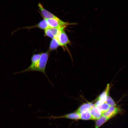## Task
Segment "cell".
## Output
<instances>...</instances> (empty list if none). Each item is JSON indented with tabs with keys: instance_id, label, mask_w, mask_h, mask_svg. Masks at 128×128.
I'll use <instances>...</instances> for the list:
<instances>
[{
	"instance_id": "cell-1",
	"label": "cell",
	"mask_w": 128,
	"mask_h": 128,
	"mask_svg": "<svg viewBox=\"0 0 128 128\" xmlns=\"http://www.w3.org/2000/svg\"><path fill=\"white\" fill-rule=\"evenodd\" d=\"M48 50L47 51L41 54L40 59L35 64L32 66H29L27 68L22 71L16 73H15L29 72L31 71H38L43 73L50 81L45 73V69L50 53Z\"/></svg>"
},
{
	"instance_id": "cell-2",
	"label": "cell",
	"mask_w": 128,
	"mask_h": 128,
	"mask_svg": "<svg viewBox=\"0 0 128 128\" xmlns=\"http://www.w3.org/2000/svg\"><path fill=\"white\" fill-rule=\"evenodd\" d=\"M46 19L50 28L61 27L66 26L67 25L69 24L68 23L62 21L57 17Z\"/></svg>"
},
{
	"instance_id": "cell-3",
	"label": "cell",
	"mask_w": 128,
	"mask_h": 128,
	"mask_svg": "<svg viewBox=\"0 0 128 128\" xmlns=\"http://www.w3.org/2000/svg\"><path fill=\"white\" fill-rule=\"evenodd\" d=\"M50 119H55L59 118H66L71 119L77 120L80 119L79 114L77 112L71 113L65 115L60 116H54L53 115L49 117H43Z\"/></svg>"
},
{
	"instance_id": "cell-4",
	"label": "cell",
	"mask_w": 128,
	"mask_h": 128,
	"mask_svg": "<svg viewBox=\"0 0 128 128\" xmlns=\"http://www.w3.org/2000/svg\"><path fill=\"white\" fill-rule=\"evenodd\" d=\"M110 89V85L108 84L105 90L100 95L98 98L97 101L94 104L95 106L105 103L107 97L108 96Z\"/></svg>"
},
{
	"instance_id": "cell-5",
	"label": "cell",
	"mask_w": 128,
	"mask_h": 128,
	"mask_svg": "<svg viewBox=\"0 0 128 128\" xmlns=\"http://www.w3.org/2000/svg\"><path fill=\"white\" fill-rule=\"evenodd\" d=\"M56 40L59 46L62 47H66L67 44L70 43V41L64 30L62 31L59 37Z\"/></svg>"
},
{
	"instance_id": "cell-6",
	"label": "cell",
	"mask_w": 128,
	"mask_h": 128,
	"mask_svg": "<svg viewBox=\"0 0 128 128\" xmlns=\"http://www.w3.org/2000/svg\"><path fill=\"white\" fill-rule=\"evenodd\" d=\"M120 110L119 108L118 107L110 106L107 110L102 113V115L109 119L118 113Z\"/></svg>"
},
{
	"instance_id": "cell-7",
	"label": "cell",
	"mask_w": 128,
	"mask_h": 128,
	"mask_svg": "<svg viewBox=\"0 0 128 128\" xmlns=\"http://www.w3.org/2000/svg\"><path fill=\"white\" fill-rule=\"evenodd\" d=\"M38 6L44 18L47 19L57 17L44 9L41 3H39Z\"/></svg>"
},
{
	"instance_id": "cell-8",
	"label": "cell",
	"mask_w": 128,
	"mask_h": 128,
	"mask_svg": "<svg viewBox=\"0 0 128 128\" xmlns=\"http://www.w3.org/2000/svg\"><path fill=\"white\" fill-rule=\"evenodd\" d=\"M89 111L92 120H97L102 115V113L95 105L91 108Z\"/></svg>"
},
{
	"instance_id": "cell-9",
	"label": "cell",
	"mask_w": 128,
	"mask_h": 128,
	"mask_svg": "<svg viewBox=\"0 0 128 128\" xmlns=\"http://www.w3.org/2000/svg\"><path fill=\"white\" fill-rule=\"evenodd\" d=\"M49 27L46 21V19L44 18L37 25L32 26L26 27L22 28L30 29L34 28H38L41 29L45 30Z\"/></svg>"
},
{
	"instance_id": "cell-10",
	"label": "cell",
	"mask_w": 128,
	"mask_h": 128,
	"mask_svg": "<svg viewBox=\"0 0 128 128\" xmlns=\"http://www.w3.org/2000/svg\"><path fill=\"white\" fill-rule=\"evenodd\" d=\"M94 106V105L91 103H85L80 106L76 111L79 114L83 112L89 110L91 108Z\"/></svg>"
},
{
	"instance_id": "cell-11",
	"label": "cell",
	"mask_w": 128,
	"mask_h": 128,
	"mask_svg": "<svg viewBox=\"0 0 128 128\" xmlns=\"http://www.w3.org/2000/svg\"><path fill=\"white\" fill-rule=\"evenodd\" d=\"M66 26H65L62 27L58 28H50L54 38L56 40L57 39L62 32L64 30Z\"/></svg>"
},
{
	"instance_id": "cell-12",
	"label": "cell",
	"mask_w": 128,
	"mask_h": 128,
	"mask_svg": "<svg viewBox=\"0 0 128 128\" xmlns=\"http://www.w3.org/2000/svg\"><path fill=\"white\" fill-rule=\"evenodd\" d=\"M109 119L105 117L102 115L96 121L95 128H99Z\"/></svg>"
},
{
	"instance_id": "cell-13",
	"label": "cell",
	"mask_w": 128,
	"mask_h": 128,
	"mask_svg": "<svg viewBox=\"0 0 128 128\" xmlns=\"http://www.w3.org/2000/svg\"><path fill=\"white\" fill-rule=\"evenodd\" d=\"M80 119L87 120L91 119V117L89 110L83 112L80 114Z\"/></svg>"
},
{
	"instance_id": "cell-14",
	"label": "cell",
	"mask_w": 128,
	"mask_h": 128,
	"mask_svg": "<svg viewBox=\"0 0 128 128\" xmlns=\"http://www.w3.org/2000/svg\"><path fill=\"white\" fill-rule=\"evenodd\" d=\"M110 106L106 103H104L97 106L96 107L102 114L107 110Z\"/></svg>"
},
{
	"instance_id": "cell-15",
	"label": "cell",
	"mask_w": 128,
	"mask_h": 128,
	"mask_svg": "<svg viewBox=\"0 0 128 128\" xmlns=\"http://www.w3.org/2000/svg\"><path fill=\"white\" fill-rule=\"evenodd\" d=\"M59 46V44L56 39L55 38L52 39L50 43L49 50L51 51L56 49Z\"/></svg>"
},
{
	"instance_id": "cell-16",
	"label": "cell",
	"mask_w": 128,
	"mask_h": 128,
	"mask_svg": "<svg viewBox=\"0 0 128 128\" xmlns=\"http://www.w3.org/2000/svg\"><path fill=\"white\" fill-rule=\"evenodd\" d=\"M41 54H37L33 55L31 58V64L30 66H32L35 64L39 60Z\"/></svg>"
},
{
	"instance_id": "cell-17",
	"label": "cell",
	"mask_w": 128,
	"mask_h": 128,
	"mask_svg": "<svg viewBox=\"0 0 128 128\" xmlns=\"http://www.w3.org/2000/svg\"><path fill=\"white\" fill-rule=\"evenodd\" d=\"M105 103L110 106H115L116 105L113 100L109 96L107 97Z\"/></svg>"
},
{
	"instance_id": "cell-18",
	"label": "cell",
	"mask_w": 128,
	"mask_h": 128,
	"mask_svg": "<svg viewBox=\"0 0 128 128\" xmlns=\"http://www.w3.org/2000/svg\"><path fill=\"white\" fill-rule=\"evenodd\" d=\"M44 30L45 34L46 36L52 39L54 38L50 28L49 27Z\"/></svg>"
}]
</instances>
